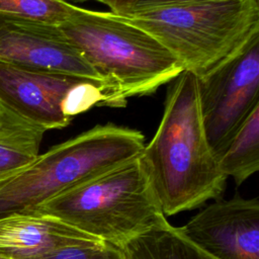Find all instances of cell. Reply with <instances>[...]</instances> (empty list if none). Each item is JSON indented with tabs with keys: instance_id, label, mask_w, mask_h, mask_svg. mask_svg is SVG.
<instances>
[{
	"instance_id": "1",
	"label": "cell",
	"mask_w": 259,
	"mask_h": 259,
	"mask_svg": "<svg viewBox=\"0 0 259 259\" xmlns=\"http://www.w3.org/2000/svg\"><path fill=\"white\" fill-rule=\"evenodd\" d=\"M138 160L165 217L200 207L223 194L228 177L208 144L197 78L190 72L170 82L158 128Z\"/></svg>"
},
{
	"instance_id": "2",
	"label": "cell",
	"mask_w": 259,
	"mask_h": 259,
	"mask_svg": "<svg viewBox=\"0 0 259 259\" xmlns=\"http://www.w3.org/2000/svg\"><path fill=\"white\" fill-rule=\"evenodd\" d=\"M59 27L103 83L109 107L153 94L184 71L158 39L110 11L79 6Z\"/></svg>"
},
{
	"instance_id": "3",
	"label": "cell",
	"mask_w": 259,
	"mask_h": 259,
	"mask_svg": "<svg viewBox=\"0 0 259 259\" xmlns=\"http://www.w3.org/2000/svg\"><path fill=\"white\" fill-rule=\"evenodd\" d=\"M138 157L27 211L58 219L116 248L149 231L166 227L169 223Z\"/></svg>"
},
{
	"instance_id": "4",
	"label": "cell",
	"mask_w": 259,
	"mask_h": 259,
	"mask_svg": "<svg viewBox=\"0 0 259 259\" xmlns=\"http://www.w3.org/2000/svg\"><path fill=\"white\" fill-rule=\"evenodd\" d=\"M120 16L158 39L196 78L220 68L259 34V0H215Z\"/></svg>"
},
{
	"instance_id": "5",
	"label": "cell",
	"mask_w": 259,
	"mask_h": 259,
	"mask_svg": "<svg viewBox=\"0 0 259 259\" xmlns=\"http://www.w3.org/2000/svg\"><path fill=\"white\" fill-rule=\"evenodd\" d=\"M145 145L140 131L106 123L52 147L24 168L0 178V218L27 211L137 158Z\"/></svg>"
},
{
	"instance_id": "6",
	"label": "cell",
	"mask_w": 259,
	"mask_h": 259,
	"mask_svg": "<svg viewBox=\"0 0 259 259\" xmlns=\"http://www.w3.org/2000/svg\"><path fill=\"white\" fill-rule=\"evenodd\" d=\"M203 127L215 158L259 106V34L231 60L197 78Z\"/></svg>"
},
{
	"instance_id": "7",
	"label": "cell",
	"mask_w": 259,
	"mask_h": 259,
	"mask_svg": "<svg viewBox=\"0 0 259 259\" xmlns=\"http://www.w3.org/2000/svg\"><path fill=\"white\" fill-rule=\"evenodd\" d=\"M178 230L214 259H259V199L219 197Z\"/></svg>"
},
{
	"instance_id": "8",
	"label": "cell",
	"mask_w": 259,
	"mask_h": 259,
	"mask_svg": "<svg viewBox=\"0 0 259 259\" xmlns=\"http://www.w3.org/2000/svg\"><path fill=\"white\" fill-rule=\"evenodd\" d=\"M0 62L37 72L100 81L55 25L0 16Z\"/></svg>"
},
{
	"instance_id": "9",
	"label": "cell",
	"mask_w": 259,
	"mask_h": 259,
	"mask_svg": "<svg viewBox=\"0 0 259 259\" xmlns=\"http://www.w3.org/2000/svg\"><path fill=\"white\" fill-rule=\"evenodd\" d=\"M76 76L50 74L0 62V106L42 131L63 128L70 119L62 112V101Z\"/></svg>"
},
{
	"instance_id": "10",
	"label": "cell",
	"mask_w": 259,
	"mask_h": 259,
	"mask_svg": "<svg viewBox=\"0 0 259 259\" xmlns=\"http://www.w3.org/2000/svg\"><path fill=\"white\" fill-rule=\"evenodd\" d=\"M99 242L45 214L20 211L0 218V256L7 259H46L68 247Z\"/></svg>"
},
{
	"instance_id": "11",
	"label": "cell",
	"mask_w": 259,
	"mask_h": 259,
	"mask_svg": "<svg viewBox=\"0 0 259 259\" xmlns=\"http://www.w3.org/2000/svg\"><path fill=\"white\" fill-rule=\"evenodd\" d=\"M45 133L0 106V178L24 168L38 156Z\"/></svg>"
},
{
	"instance_id": "12",
	"label": "cell",
	"mask_w": 259,
	"mask_h": 259,
	"mask_svg": "<svg viewBox=\"0 0 259 259\" xmlns=\"http://www.w3.org/2000/svg\"><path fill=\"white\" fill-rule=\"evenodd\" d=\"M117 249L123 259H214L170 224L138 236Z\"/></svg>"
},
{
	"instance_id": "13",
	"label": "cell",
	"mask_w": 259,
	"mask_h": 259,
	"mask_svg": "<svg viewBox=\"0 0 259 259\" xmlns=\"http://www.w3.org/2000/svg\"><path fill=\"white\" fill-rule=\"evenodd\" d=\"M217 161L222 172L232 177L237 186L259 170V106L254 108Z\"/></svg>"
},
{
	"instance_id": "14",
	"label": "cell",
	"mask_w": 259,
	"mask_h": 259,
	"mask_svg": "<svg viewBox=\"0 0 259 259\" xmlns=\"http://www.w3.org/2000/svg\"><path fill=\"white\" fill-rule=\"evenodd\" d=\"M78 7L68 0H0V16L60 26Z\"/></svg>"
},
{
	"instance_id": "15",
	"label": "cell",
	"mask_w": 259,
	"mask_h": 259,
	"mask_svg": "<svg viewBox=\"0 0 259 259\" xmlns=\"http://www.w3.org/2000/svg\"><path fill=\"white\" fill-rule=\"evenodd\" d=\"M93 106H107L105 87L98 80L82 79L67 92L61 109L65 117L72 120L75 115Z\"/></svg>"
},
{
	"instance_id": "16",
	"label": "cell",
	"mask_w": 259,
	"mask_h": 259,
	"mask_svg": "<svg viewBox=\"0 0 259 259\" xmlns=\"http://www.w3.org/2000/svg\"><path fill=\"white\" fill-rule=\"evenodd\" d=\"M46 259H123L120 251L109 244L99 242L93 245L68 247Z\"/></svg>"
},
{
	"instance_id": "17",
	"label": "cell",
	"mask_w": 259,
	"mask_h": 259,
	"mask_svg": "<svg viewBox=\"0 0 259 259\" xmlns=\"http://www.w3.org/2000/svg\"><path fill=\"white\" fill-rule=\"evenodd\" d=\"M208 1H215V0H140L134 10L131 12L143 11L152 8L158 7H166V6H176V5H183V4H191V3H200V2H208Z\"/></svg>"
},
{
	"instance_id": "18",
	"label": "cell",
	"mask_w": 259,
	"mask_h": 259,
	"mask_svg": "<svg viewBox=\"0 0 259 259\" xmlns=\"http://www.w3.org/2000/svg\"><path fill=\"white\" fill-rule=\"evenodd\" d=\"M100 3L105 4L109 9L110 12L118 14V15H127L130 14L136 4L140 0H96Z\"/></svg>"
},
{
	"instance_id": "19",
	"label": "cell",
	"mask_w": 259,
	"mask_h": 259,
	"mask_svg": "<svg viewBox=\"0 0 259 259\" xmlns=\"http://www.w3.org/2000/svg\"><path fill=\"white\" fill-rule=\"evenodd\" d=\"M73 1H78V2H85V1H89V0H73ZM96 1V0H94Z\"/></svg>"
},
{
	"instance_id": "20",
	"label": "cell",
	"mask_w": 259,
	"mask_h": 259,
	"mask_svg": "<svg viewBox=\"0 0 259 259\" xmlns=\"http://www.w3.org/2000/svg\"><path fill=\"white\" fill-rule=\"evenodd\" d=\"M0 259H7V258H5V257H2V256H0Z\"/></svg>"
}]
</instances>
